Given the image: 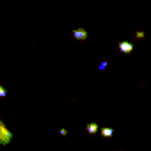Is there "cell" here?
Returning a JSON list of instances; mask_svg holds the SVG:
<instances>
[{
    "mask_svg": "<svg viewBox=\"0 0 151 151\" xmlns=\"http://www.w3.org/2000/svg\"><path fill=\"white\" fill-rule=\"evenodd\" d=\"M11 139H13V133L6 128V124L0 121V144L2 146H7L9 142H11Z\"/></svg>",
    "mask_w": 151,
    "mask_h": 151,
    "instance_id": "6da1fadb",
    "label": "cell"
},
{
    "mask_svg": "<svg viewBox=\"0 0 151 151\" xmlns=\"http://www.w3.org/2000/svg\"><path fill=\"white\" fill-rule=\"evenodd\" d=\"M73 37L78 39V41H84V39H87V30L86 29H75L73 30Z\"/></svg>",
    "mask_w": 151,
    "mask_h": 151,
    "instance_id": "7a4b0ae2",
    "label": "cell"
},
{
    "mask_svg": "<svg viewBox=\"0 0 151 151\" xmlns=\"http://www.w3.org/2000/svg\"><path fill=\"white\" fill-rule=\"evenodd\" d=\"M119 50H121L123 53H130V52L133 50V45L128 43V41H121V43H119Z\"/></svg>",
    "mask_w": 151,
    "mask_h": 151,
    "instance_id": "3957f363",
    "label": "cell"
},
{
    "mask_svg": "<svg viewBox=\"0 0 151 151\" xmlns=\"http://www.w3.org/2000/svg\"><path fill=\"white\" fill-rule=\"evenodd\" d=\"M86 130H87V133H91V135H94V133H98V132H100L101 128H100V126H98L96 123H89V124L86 126Z\"/></svg>",
    "mask_w": 151,
    "mask_h": 151,
    "instance_id": "277c9868",
    "label": "cell"
},
{
    "mask_svg": "<svg viewBox=\"0 0 151 151\" xmlns=\"http://www.w3.org/2000/svg\"><path fill=\"white\" fill-rule=\"evenodd\" d=\"M100 135L101 137H112L114 135V128H101L100 130Z\"/></svg>",
    "mask_w": 151,
    "mask_h": 151,
    "instance_id": "5b68a950",
    "label": "cell"
},
{
    "mask_svg": "<svg viewBox=\"0 0 151 151\" xmlns=\"http://www.w3.org/2000/svg\"><path fill=\"white\" fill-rule=\"evenodd\" d=\"M135 36H137V37H139V39H142V37H144V32H142V30H139V32H137V34H135Z\"/></svg>",
    "mask_w": 151,
    "mask_h": 151,
    "instance_id": "8992f818",
    "label": "cell"
},
{
    "mask_svg": "<svg viewBox=\"0 0 151 151\" xmlns=\"http://www.w3.org/2000/svg\"><path fill=\"white\" fill-rule=\"evenodd\" d=\"M6 94H7L6 89H4V87H0V96H6Z\"/></svg>",
    "mask_w": 151,
    "mask_h": 151,
    "instance_id": "52a82bcc",
    "label": "cell"
}]
</instances>
